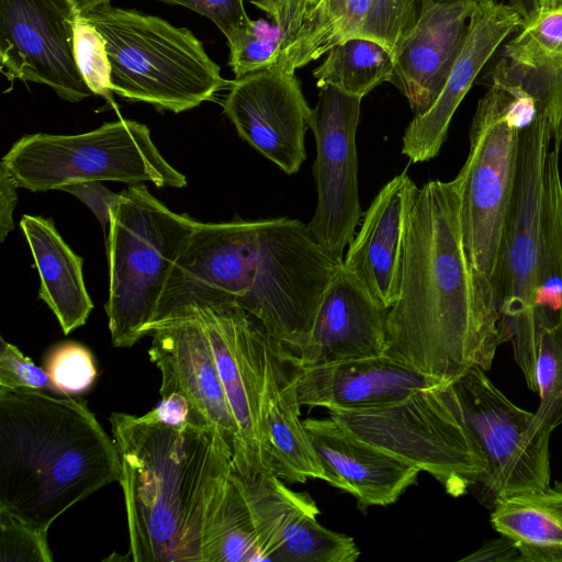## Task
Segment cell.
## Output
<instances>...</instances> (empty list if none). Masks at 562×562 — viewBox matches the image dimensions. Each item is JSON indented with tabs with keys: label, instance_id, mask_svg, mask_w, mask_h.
Masks as SVG:
<instances>
[{
	"label": "cell",
	"instance_id": "obj_1",
	"mask_svg": "<svg viewBox=\"0 0 562 562\" xmlns=\"http://www.w3.org/2000/svg\"><path fill=\"white\" fill-rule=\"evenodd\" d=\"M499 321L492 281L465 250L458 178L425 183L411 214L384 355L448 384L474 366L491 369Z\"/></svg>",
	"mask_w": 562,
	"mask_h": 562
},
{
	"label": "cell",
	"instance_id": "obj_2",
	"mask_svg": "<svg viewBox=\"0 0 562 562\" xmlns=\"http://www.w3.org/2000/svg\"><path fill=\"white\" fill-rule=\"evenodd\" d=\"M339 265L299 220L196 222L159 308L187 296L227 297L296 351Z\"/></svg>",
	"mask_w": 562,
	"mask_h": 562
},
{
	"label": "cell",
	"instance_id": "obj_3",
	"mask_svg": "<svg viewBox=\"0 0 562 562\" xmlns=\"http://www.w3.org/2000/svg\"><path fill=\"white\" fill-rule=\"evenodd\" d=\"M130 554L135 562H203L233 450L211 425H166L148 412L112 413Z\"/></svg>",
	"mask_w": 562,
	"mask_h": 562
},
{
	"label": "cell",
	"instance_id": "obj_4",
	"mask_svg": "<svg viewBox=\"0 0 562 562\" xmlns=\"http://www.w3.org/2000/svg\"><path fill=\"white\" fill-rule=\"evenodd\" d=\"M121 474L114 440L86 401L0 386L1 509L47 531Z\"/></svg>",
	"mask_w": 562,
	"mask_h": 562
},
{
	"label": "cell",
	"instance_id": "obj_5",
	"mask_svg": "<svg viewBox=\"0 0 562 562\" xmlns=\"http://www.w3.org/2000/svg\"><path fill=\"white\" fill-rule=\"evenodd\" d=\"M561 146L550 112L521 131L515 190L491 280L501 342H512L515 361L535 393L538 325L558 323L562 311Z\"/></svg>",
	"mask_w": 562,
	"mask_h": 562
},
{
	"label": "cell",
	"instance_id": "obj_6",
	"mask_svg": "<svg viewBox=\"0 0 562 562\" xmlns=\"http://www.w3.org/2000/svg\"><path fill=\"white\" fill-rule=\"evenodd\" d=\"M110 214L105 312L112 344L126 348L148 335L198 221L171 211L142 183L122 191Z\"/></svg>",
	"mask_w": 562,
	"mask_h": 562
},
{
	"label": "cell",
	"instance_id": "obj_7",
	"mask_svg": "<svg viewBox=\"0 0 562 562\" xmlns=\"http://www.w3.org/2000/svg\"><path fill=\"white\" fill-rule=\"evenodd\" d=\"M82 16L105 41L112 91L128 101L180 113L232 82L187 27L110 3Z\"/></svg>",
	"mask_w": 562,
	"mask_h": 562
},
{
	"label": "cell",
	"instance_id": "obj_8",
	"mask_svg": "<svg viewBox=\"0 0 562 562\" xmlns=\"http://www.w3.org/2000/svg\"><path fill=\"white\" fill-rule=\"evenodd\" d=\"M491 79L472 120L468 158L457 176L465 250L490 280L515 190L520 133L542 113L539 97L526 85Z\"/></svg>",
	"mask_w": 562,
	"mask_h": 562
},
{
	"label": "cell",
	"instance_id": "obj_9",
	"mask_svg": "<svg viewBox=\"0 0 562 562\" xmlns=\"http://www.w3.org/2000/svg\"><path fill=\"white\" fill-rule=\"evenodd\" d=\"M328 412L352 436L426 471L453 497L470 492L488 470L451 383L384 406Z\"/></svg>",
	"mask_w": 562,
	"mask_h": 562
},
{
	"label": "cell",
	"instance_id": "obj_10",
	"mask_svg": "<svg viewBox=\"0 0 562 562\" xmlns=\"http://www.w3.org/2000/svg\"><path fill=\"white\" fill-rule=\"evenodd\" d=\"M1 164L19 188L32 192L61 190L71 183L89 181L187 186L186 176L158 150L149 128L125 119L75 135H24L2 157Z\"/></svg>",
	"mask_w": 562,
	"mask_h": 562
},
{
	"label": "cell",
	"instance_id": "obj_11",
	"mask_svg": "<svg viewBox=\"0 0 562 562\" xmlns=\"http://www.w3.org/2000/svg\"><path fill=\"white\" fill-rule=\"evenodd\" d=\"M176 304L186 305L207 335L236 428L234 471L244 479L273 474L262 409L267 330L227 297L187 296L165 304L158 313Z\"/></svg>",
	"mask_w": 562,
	"mask_h": 562
},
{
	"label": "cell",
	"instance_id": "obj_12",
	"mask_svg": "<svg viewBox=\"0 0 562 562\" xmlns=\"http://www.w3.org/2000/svg\"><path fill=\"white\" fill-rule=\"evenodd\" d=\"M488 470L470 490L491 509L504 496L550 486V435L536 413L514 404L474 366L451 382Z\"/></svg>",
	"mask_w": 562,
	"mask_h": 562
},
{
	"label": "cell",
	"instance_id": "obj_13",
	"mask_svg": "<svg viewBox=\"0 0 562 562\" xmlns=\"http://www.w3.org/2000/svg\"><path fill=\"white\" fill-rule=\"evenodd\" d=\"M361 100L336 87L324 86L312 109L310 128L316 140L313 176L317 204L307 227L337 263L342 262L344 251L362 215L356 148Z\"/></svg>",
	"mask_w": 562,
	"mask_h": 562
},
{
	"label": "cell",
	"instance_id": "obj_14",
	"mask_svg": "<svg viewBox=\"0 0 562 562\" xmlns=\"http://www.w3.org/2000/svg\"><path fill=\"white\" fill-rule=\"evenodd\" d=\"M76 15L65 0H0L1 71L8 80L46 85L69 102L94 95L75 59Z\"/></svg>",
	"mask_w": 562,
	"mask_h": 562
},
{
	"label": "cell",
	"instance_id": "obj_15",
	"mask_svg": "<svg viewBox=\"0 0 562 562\" xmlns=\"http://www.w3.org/2000/svg\"><path fill=\"white\" fill-rule=\"evenodd\" d=\"M222 105L240 138L285 173L299 171L312 109L295 72L269 67L236 78Z\"/></svg>",
	"mask_w": 562,
	"mask_h": 562
},
{
	"label": "cell",
	"instance_id": "obj_16",
	"mask_svg": "<svg viewBox=\"0 0 562 562\" xmlns=\"http://www.w3.org/2000/svg\"><path fill=\"white\" fill-rule=\"evenodd\" d=\"M148 335L153 336L149 359L161 373V397L182 394L195 422L213 426L233 450L235 423L200 321L186 305H171L157 314Z\"/></svg>",
	"mask_w": 562,
	"mask_h": 562
},
{
	"label": "cell",
	"instance_id": "obj_17",
	"mask_svg": "<svg viewBox=\"0 0 562 562\" xmlns=\"http://www.w3.org/2000/svg\"><path fill=\"white\" fill-rule=\"evenodd\" d=\"M479 4L425 0L418 21L400 43L390 82L407 99L414 117L424 115L440 94Z\"/></svg>",
	"mask_w": 562,
	"mask_h": 562
},
{
	"label": "cell",
	"instance_id": "obj_18",
	"mask_svg": "<svg viewBox=\"0 0 562 562\" xmlns=\"http://www.w3.org/2000/svg\"><path fill=\"white\" fill-rule=\"evenodd\" d=\"M521 23V15L509 3L492 0L479 4L469 20L464 44L440 94L424 115L412 120L404 133L402 153L412 162L427 161L438 155L452 116L479 72Z\"/></svg>",
	"mask_w": 562,
	"mask_h": 562
},
{
	"label": "cell",
	"instance_id": "obj_19",
	"mask_svg": "<svg viewBox=\"0 0 562 562\" xmlns=\"http://www.w3.org/2000/svg\"><path fill=\"white\" fill-rule=\"evenodd\" d=\"M389 308L340 263L322 296L312 330L294 352L300 366L383 355Z\"/></svg>",
	"mask_w": 562,
	"mask_h": 562
},
{
	"label": "cell",
	"instance_id": "obj_20",
	"mask_svg": "<svg viewBox=\"0 0 562 562\" xmlns=\"http://www.w3.org/2000/svg\"><path fill=\"white\" fill-rule=\"evenodd\" d=\"M417 192L406 171L391 179L364 212L341 262L387 308L400 294L406 236Z\"/></svg>",
	"mask_w": 562,
	"mask_h": 562
},
{
	"label": "cell",
	"instance_id": "obj_21",
	"mask_svg": "<svg viewBox=\"0 0 562 562\" xmlns=\"http://www.w3.org/2000/svg\"><path fill=\"white\" fill-rule=\"evenodd\" d=\"M296 366L300 404L325 407L327 411L384 406L402 401L418 390L442 384L413 366L384 353Z\"/></svg>",
	"mask_w": 562,
	"mask_h": 562
},
{
	"label": "cell",
	"instance_id": "obj_22",
	"mask_svg": "<svg viewBox=\"0 0 562 562\" xmlns=\"http://www.w3.org/2000/svg\"><path fill=\"white\" fill-rule=\"evenodd\" d=\"M327 483L357 499L360 510L395 503L420 470L363 442L331 417L303 420Z\"/></svg>",
	"mask_w": 562,
	"mask_h": 562
},
{
	"label": "cell",
	"instance_id": "obj_23",
	"mask_svg": "<svg viewBox=\"0 0 562 562\" xmlns=\"http://www.w3.org/2000/svg\"><path fill=\"white\" fill-rule=\"evenodd\" d=\"M265 361L262 409L273 474L290 484L308 479L327 482L301 419L294 352L268 334Z\"/></svg>",
	"mask_w": 562,
	"mask_h": 562
},
{
	"label": "cell",
	"instance_id": "obj_24",
	"mask_svg": "<svg viewBox=\"0 0 562 562\" xmlns=\"http://www.w3.org/2000/svg\"><path fill=\"white\" fill-rule=\"evenodd\" d=\"M20 227L40 276L38 296L68 335L87 322L93 308L83 281V260L65 243L52 218L25 214Z\"/></svg>",
	"mask_w": 562,
	"mask_h": 562
},
{
	"label": "cell",
	"instance_id": "obj_25",
	"mask_svg": "<svg viewBox=\"0 0 562 562\" xmlns=\"http://www.w3.org/2000/svg\"><path fill=\"white\" fill-rule=\"evenodd\" d=\"M492 528L518 550L521 562H562V483L498 498Z\"/></svg>",
	"mask_w": 562,
	"mask_h": 562
},
{
	"label": "cell",
	"instance_id": "obj_26",
	"mask_svg": "<svg viewBox=\"0 0 562 562\" xmlns=\"http://www.w3.org/2000/svg\"><path fill=\"white\" fill-rule=\"evenodd\" d=\"M266 19L250 20L232 41L229 66L236 78L274 66L295 41L311 8L308 0H250Z\"/></svg>",
	"mask_w": 562,
	"mask_h": 562
},
{
	"label": "cell",
	"instance_id": "obj_27",
	"mask_svg": "<svg viewBox=\"0 0 562 562\" xmlns=\"http://www.w3.org/2000/svg\"><path fill=\"white\" fill-rule=\"evenodd\" d=\"M393 67V56L383 45L364 37H350L327 52L313 77L318 88L333 86L363 98L376 86L390 82Z\"/></svg>",
	"mask_w": 562,
	"mask_h": 562
},
{
	"label": "cell",
	"instance_id": "obj_28",
	"mask_svg": "<svg viewBox=\"0 0 562 562\" xmlns=\"http://www.w3.org/2000/svg\"><path fill=\"white\" fill-rule=\"evenodd\" d=\"M312 499L294 508L283 526L272 562H355L360 550L355 540L321 525Z\"/></svg>",
	"mask_w": 562,
	"mask_h": 562
},
{
	"label": "cell",
	"instance_id": "obj_29",
	"mask_svg": "<svg viewBox=\"0 0 562 562\" xmlns=\"http://www.w3.org/2000/svg\"><path fill=\"white\" fill-rule=\"evenodd\" d=\"M203 562H259L252 516L235 471L207 528Z\"/></svg>",
	"mask_w": 562,
	"mask_h": 562
},
{
	"label": "cell",
	"instance_id": "obj_30",
	"mask_svg": "<svg viewBox=\"0 0 562 562\" xmlns=\"http://www.w3.org/2000/svg\"><path fill=\"white\" fill-rule=\"evenodd\" d=\"M507 59L550 74L562 71V5L524 20L504 47Z\"/></svg>",
	"mask_w": 562,
	"mask_h": 562
},
{
	"label": "cell",
	"instance_id": "obj_31",
	"mask_svg": "<svg viewBox=\"0 0 562 562\" xmlns=\"http://www.w3.org/2000/svg\"><path fill=\"white\" fill-rule=\"evenodd\" d=\"M535 381L540 402L537 416L551 431L562 425V339L554 325L539 328Z\"/></svg>",
	"mask_w": 562,
	"mask_h": 562
},
{
	"label": "cell",
	"instance_id": "obj_32",
	"mask_svg": "<svg viewBox=\"0 0 562 562\" xmlns=\"http://www.w3.org/2000/svg\"><path fill=\"white\" fill-rule=\"evenodd\" d=\"M74 52L77 67L94 95L111 100V65L102 34L82 15L74 20Z\"/></svg>",
	"mask_w": 562,
	"mask_h": 562
},
{
	"label": "cell",
	"instance_id": "obj_33",
	"mask_svg": "<svg viewBox=\"0 0 562 562\" xmlns=\"http://www.w3.org/2000/svg\"><path fill=\"white\" fill-rule=\"evenodd\" d=\"M45 371L60 395H79L94 383L98 372L89 349L77 342L56 346L47 356Z\"/></svg>",
	"mask_w": 562,
	"mask_h": 562
},
{
	"label": "cell",
	"instance_id": "obj_34",
	"mask_svg": "<svg viewBox=\"0 0 562 562\" xmlns=\"http://www.w3.org/2000/svg\"><path fill=\"white\" fill-rule=\"evenodd\" d=\"M0 561L52 562L47 531L36 530L0 508Z\"/></svg>",
	"mask_w": 562,
	"mask_h": 562
},
{
	"label": "cell",
	"instance_id": "obj_35",
	"mask_svg": "<svg viewBox=\"0 0 562 562\" xmlns=\"http://www.w3.org/2000/svg\"><path fill=\"white\" fill-rule=\"evenodd\" d=\"M0 386L50 391L59 394L45 369L35 366L14 345L7 342L3 338H0Z\"/></svg>",
	"mask_w": 562,
	"mask_h": 562
},
{
	"label": "cell",
	"instance_id": "obj_36",
	"mask_svg": "<svg viewBox=\"0 0 562 562\" xmlns=\"http://www.w3.org/2000/svg\"><path fill=\"white\" fill-rule=\"evenodd\" d=\"M168 4L186 7L210 19L225 35L227 42L250 21L243 0H158Z\"/></svg>",
	"mask_w": 562,
	"mask_h": 562
},
{
	"label": "cell",
	"instance_id": "obj_37",
	"mask_svg": "<svg viewBox=\"0 0 562 562\" xmlns=\"http://www.w3.org/2000/svg\"><path fill=\"white\" fill-rule=\"evenodd\" d=\"M81 202H83L95 215L104 232L109 229L110 211L119 201L120 194L111 192L98 181L71 183L61 188Z\"/></svg>",
	"mask_w": 562,
	"mask_h": 562
},
{
	"label": "cell",
	"instance_id": "obj_38",
	"mask_svg": "<svg viewBox=\"0 0 562 562\" xmlns=\"http://www.w3.org/2000/svg\"><path fill=\"white\" fill-rule=\"evenodd\" d=\"M149 413L155 419L173 427H180L188 423L198 424L189 401L177 392L162 396Z\"/></svg>",
	"mask_w": 562,
	"mask_h": 562
},
{
	"label": "cell",
	"instance_id": "obj_39",
	"mask_svg": "<svg viewBox=\"0 0 562 562\" xmlns=\"http://www.w3.org/2000/svg\"><path fill=\"white\" fill-rule=\"evenodd\" d=\"M18 184L0 162V241L14 228L13 211L18 203Z\"/></svg>",
	"mask_w": 562,
	"mask_h": 562
},
{
	"label": "cell",
	"instance_id": "obj_40",
	"mask_svg": "<svg viewBox=\"0 0 562 562\" xmlns=\"http://www.w3.org/2000/svg\"><path fill=\"white\" fill-rule=\"evenodd\" d=\"M462 562H521L516 547L505 537L484 542L476 551L462 558Z\"/></svg>",
	"mask_w": 562,
	"mask_h": 562
},
{
	"label": "cell",
	"instance_id": "obj_41",
	"mask_svg": "<svg viewBox=\"0 0 562 562\" xmlns=\"http://www.w3.org/2000/svg\"><path fill=\"white\" fill-rule=\"evenodd\" d=\"M552 124L554 140L562 144V71L554 74Z\"/></svg>",
	"mask_w": 562,
	"mask_h": 562
},
{
	"label": "cell",
	"instance_id": "obj_42",
	"mask_svg": "<svg viewBox=\"0 0 562 562\" xmlns=\"http://www.w3.org/2000/svg\"><path fill=\"white\" fill-rule=\"evenodd\" d=\"M509 4L519 12L524 21L539 11L562 5V0H510Z\"/></svg>",
	"mask_w": 562,
	"mask_h": 562
},
{
	"label": "cell",
	"instance_id": "obj_43",
	"mask_svg": "<svg viewBox=\"0 0 562 562\" xmlns=\"http://www.w3.org/2000/svg\"><path fill=\"white\" fill-rule=\"evenodd\" d=\"M77 15H85L95 8L110 3V0H65Z\"/></svg>",
	"mask_w": 562,
	"mask_h": 562
},
{
	"label": "cell",
	"instance_id": "obj_44",
	"mask_svg": "<svg viewBox=\"0 0 562 562\" xmlns=\"http://www.w3.org/2000/svg\"><path fill=\"white\" fill-rule=\"evenodd\" d=\"M432 1H435V2H454V1H463V0H432ZM470 1H474L477 3H485V2H488L492 0H470Z\"/></svg>",
	"mask_w": 562,
	"mask_h": 562
},
{
	"label": "cell",
	"instance_id": "obj_45",
	"mask_svg": "<svg viewBox=\"0 0 562 562\" xmlns=\"http://www.w3.org/2000/svg\"><path fill=\"white\" fill-rule=\"evenodd\" d=\"M557 329L561 336V339H562V311H561V314H560V318H559V322L557 323Z\"/></svg>",
	"mask_w": 562,
	"mask_h": 562
}]
</instances>
